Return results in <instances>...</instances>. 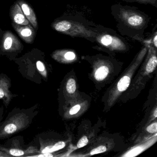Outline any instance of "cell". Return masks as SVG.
Listing matches in <instances>:
<instances>
[{"label":"cell","instance_id":"obj_20","mask_svg":"<svg viewBox=\"0 0 157 157\" xmlns=\"http://www.w3.org/2000/svg\"><path fill=\"white\" fill-rule=\"evenodd\" d=\"M147 131L148 133H151V134L156 133L157 131V123L155 122L148 126L147 127Z\"/></svg>","mask_w":157,"mask_h":157},{"label":"cell","instance_id":"obj_25","mask_svg":"<svg viewBox=\"0 0 157 157\" xmlns=\"http://www.w3.org/2000/svg\"><path fill=\"white\" fill-rule=\"evenodd\" d=\"M153 115L155 117H157V108L155 109V111L154 112V113H153Z\"/></svg>","mask_w":157,"mask_h":157},{"label":"cell","instance_id":"obj_9","mask_svg":"<svg viewBox=\"0 0 157 157\" xmlns=\"http://www.w3.org/2000/svg\"><path fill=\"white\" fill-rule=\"evenodd\" d=\"M12 25L19 36L25 43L29 44L33 43L36 37V32L30 25H21L12 22Z\"/></svg>","mask_w":157,"mask_h":157},{"label":"cell","instance_id":"obj_16","mask_svg":"<svg viewBox=\"0 0 157 157\" xmlns=\"http://www.w3.org/2000/svg\"><path fill=\"white\" fill-rule=\"evenodd\" d=\"M67 92L69 94H73L76 90V83L75 80L70 78L67 81L66 85Z\"/></svg>","mask_w":157,"mask_h":157},{"label":"cell","instance_id":"obj_8","mask_svg":"<svg viewBox=\"0 0 157 157\" xmlns=\"http://www.w3.org/2000/svg\"><path fill=\"white\" fill-rule=\"evenodd\" d=\"M11 87V79L6 74H0V100H2L6 107L9 106L13 98L18 96L12 93L10 90Z\"/></svg>","mask_w":157,"mask_h":157},{"label":"cell","instance_id":"obj_6","mask_svg":"<svg viewBox=\"0 0 157 157\" xmlns=\"http://www.w3.org/2000/svg\"><path fill=\"white\" fill-rule=\"evenodd\" d=\"M0 150L10 157H31L39 152V147L25 144L23 137L14 136L8 140L4 144H0Z\"/></svg>","mask_w":157,"mask_h":157},{"label":"cell","instance_id":"obj_14","mask_svg":"<svg viewBox=\"0 0 157 157\" xmlns=\"http://www.w3.org/2000/svg\"><path fill=\"white\" fill-rule=\"evenodd\" d=\"M157 65V58L156 55H153L149 58L146 67V70L147 73H151L153 72Z\"/></svg>","mask_w":157,"mask_h":157},{"label":"cell","instance_id":"obj_22","mask_svg":"<svg viewBox=\"0 0 157 157\" xmlns=\"http://www.w3.org/2000/svg\"><path fill=\"white\" fill-rule=\"evenodd\" d=\"M81 108L80 105H77L75 106H73L69 111V113L70 115H74L78 113Z\"/></svg>","mask_w":157,"mask_h":157},{"label":"cell","instance_id":"obj_15","mask_svg":"<svg viewBox=\"0 0 157 157\" xmlns=\"http://www.w3.org/2000/svg\"><path fill=\"white\" fill-rule=\"evenodd\" d=\"M130 83V78L127 76L122 77L117 83V87L120 92L125 91L129 87Z\"/></svg>","mask_w":157,"mask_h":157},{"label":"cell","instance_id":"obj_1","mask_svg":"<svg viewBox=\"0 0 157 157\" xmlns=\"http://www.w3.org/2000/svg\"><path fill=\"white\" fill-rule=\"evenodd\" d=\"M111 11L122 35L143 42L144 32L151 20L149 16L137 8L119 4L112 6Z\"/></svg>","mask_w":157,"mask_h":157},{"label":"cell","instance_id":"obj_12","mask_svg":"<svg viewBox=\"0 0 157 157\" xmlns=\"http://www.w3.org/2000/svg\"><path fill=\"white\" fill-rule=\"evenodd\" d=\"M52 57L55 59L59 60L63 58L65 60L71 61L76 58V54L73 51L70 50H60L55 51L52 54Z\"/></svg>","mask_w":157,"mask_h":157},{"label":"cell","instance_id":"obj_24","mask_svg":"<svg viewBox=\"0 0 157 157\" xmlns=\"http://www.w3.org/2000/svg\"><path fill=\"white\" fill-rule=\"evenodd\" d=\"M0 157H11L9 154L2 151L0 150Z\"/></svg>","mask_w":157,"mask_h":157},{"label":"cell","instance_id":"obj_23","mask_svg":"<svg viewBox=\"0 0 157 157\" xmlns=\"http://www.w3.org/2000/svg\"><path fill=\"white\" fill-rule=\"evenodd\" d=\"M4 108L3 106H2L0 107V123L2 122V119L3 118V115H4Z\"/></svg>","mask_w":157,"mask_h":157},{"label":"cell","instance_id":"obj_18","mask_svg":"<svg viewBox=\"0 0 157 157\" xmlns=\"http://www.w3.org/2000/svg\"><path fill=\"white\" fill-rule=\"evenodd\" d=\"M106 151V147L105 146H100L97 147L93 149L90 151V154L91 155H94V154H99V153H103L105 152Z\"/></svg>","mask_w":157,"mask_h":157},{"label":"cell","instance_id":"obj_3","mask_svg":"<svg viewBox=\"0 0 157 157\" xmlns=\"http://www.w3.org/2000/svg\"><path fill=\"white\" fill-rule=\"evenodd\" d=\"M95 27L76 15L57 20L52 25V28L58 33L72 37L84 38L93 43L95 42Z\"/></svg>","mask_w":157,"mask_h":157},{"label":"cell","instance_id":"obj_4","mask_svg":"<svg viewBox=\"0 0 157 157\" xmlns=\"http://www.w3.org/2000/svg\"><path fill=\"white\" fill-rule=\"evenodd\" d=\"M35 61H16L19 65V71L23 77L29 80L38 84L42 83L43 80L48 77V68L45 62L37 59Z\"/></svg>","mask_w":157,"mask_h":157},{"label":"cell","instance_id":"obj_13","mask_svg":"<svg viewBox=\"0 0 157 157\" xmlns=\"http://www.w3.org/2000/svg\"><path fill=\"white\" fill-rule=\"evenodd\" d=\"M109 71V68L106 66H103L100 67L95 71L94 74L95 79L97 81L103 80L108 75Z\"/></svg>","mask_w":157,"mask_h":157},{"label":"cell","instance_id":"obj_17","mask_svg":"<svg viewBox=\"0 0 157 157\" xmlns=\"http://www.w3.org/2000/svg\"><path fill=\"white\" fill-rule=\"evenodd\" d=\"M124 1L128 2H136L140 4H150L157 7V0H124Z\"/></svg>","mask_w":157,"mask_h":157},{"label":"cell","instance_id":"obj_10","mask_svg":"<svg viewBox=\"0 0 157 157\" xmlns=\"http://www.w3.org/2000/svg\"><path fill=\"white\" fill-rule=\"evenodd\" d=\"M10 15L13 22L21 25H30L29 21L24 14L21 7L17 3H15L11 7Z\"/></svg>","mask_w":157,"mask_h":157},{"label":"cell","instance_id":"obj_21","mask_svg":"<svg viewBox=\"0 0 157 157\" xmlns=\"http://www.w3.org/2000/svg\"><path fill=\"white\" fill-rule=\"evenodd\" d=\"M150 42L151 45L154 47L155 48H157V31H155L153 34L150 40H149Z\"/></svg>","mask_w":157,"mask_h":157},{"label":"cell","instance_id":"obj_7","mask_svg":"<svg viewBox=\"0 0 157 157\" xmlns=\"http://www.w3.org/2000/svg\"><path fill=\"white\" fill-rule=\"evenodd\" d=\"M1 45L0 54L7 55L11 60L23 48L20 40L10 31H6L4 33Z\"/></svg>","mask_w":157,"mask_h":157},{"label":"cell","instance_id":"obj_2","mask_svg":"<svg viewBox=\"0 0 157 157\" xmlns=\"http://www.w3.org/2000/svg\"><path fill=\"white\" fill-rule=\"evenodd\" d=\"M38 113V104L27 109L13 108L0 123V140L9 138L29 128Z\"/></svg>","mask_w":157,"mask_h":157},{"label":"cell","instance_id":"obj_11","mask_svg":"<svg viewBox=\"0 0 157 157\" xmlns=\"http://www.w3.org/2000/svg\"><path fill=\"white\" fill-rule=\"evenodd\" d=\"M17 3L21 9L26 19L35 29H38V22L35 13L32 7L24 0H18Z\"/></svg>","mask_w":157,"mask_h":157},{"label":"cell","instance_id":"obj_19","mask_svg":"<svg viewBox=\"0 0 157 157\" xmlns=\"http://www.w3.org/2000/svg\"><path fill=\"white\" fill-rule=\"evenodd\" d=\"M89 142L88 138L86 136H83L78 141V144H77V147L78 148L82 147H85Z\"/></svg>","mask_w":157,"mask_h":157},{"label":"cell","instance_id":"obj_5","mask_svg":"<svg viewBox=\"0 0 157 157\" xmlns=\"http://www.w3.org/2000/svg\"><path fill=\"white\" fill-rule=\"evenodd\" d=\"M95 42L105 48L113 50H124L128 48V42L114 30L101 25L95 27Z\"/></svg>","mask_w":157,"mask_h":157}]
</instances>
